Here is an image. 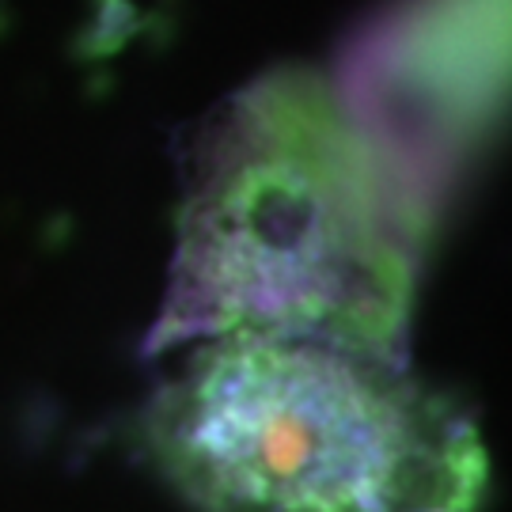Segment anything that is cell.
I'll use <instances>...</instances> for the list:
<instances>
[{
	"mask_svg": "<svg viewBox=\"0 0 512 512\" xmlns=\"http://www.w3.org/2000/svg\"><path fill=\"white\" fill-rule=\"evenodd\" d=\"M414 236L308 73L236 95L194 160L156 342L281 334L395 357Z\"/></svg>",
	"mask_w": 512,
	"mask_h": 512,
	"instance_id": "obj_1",
	"label": "cell"
},
{
	"mask_svg": "<svg viewBox=\"0 0 512 512\" xmlns=\"http://www.w3.org/2000/svg\"><path fill=\"white\" fill-rule=\"evenodd\" d=\"M145 448L198 512H475L486 452L399 357L205 338L145 406Z\"/></svg>",
	"mask_w": 512,
	"mask_h": 512,
	"instance_id": "obj_2",
	"label": "cell"
}]
</instances>
